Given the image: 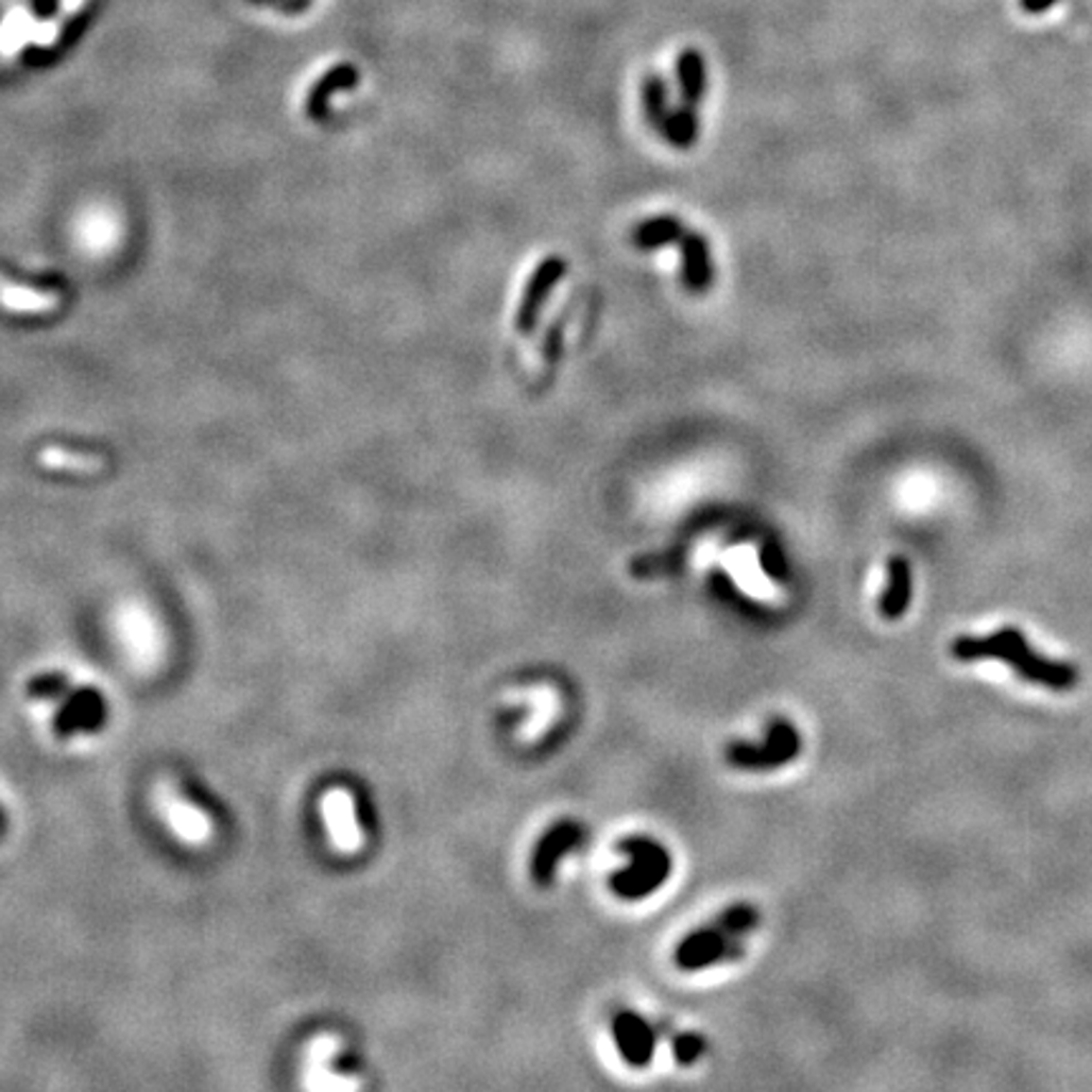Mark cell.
Returning <instances> with one entry per match:
<instances>
[{
  "instance_id": "1",
  "label": "cell",
  "mask_w": 1092,
  "mask_h": 1092,
  "mask_svg": "<svg viewBox=\"0 0 1092 1092\" xmlns=\"http://www.w3.org/2000/svg\"><path fill=\"white\" fill-rule=\"evenodd\" d=\"M951 652H954L956 661L967 663L987 661V658L1004 661L1024 681L1040 683L1052 690H1070L1072 685L1080 681V672H1077L1075 665L1047 661V658L1037 655L1027 643V637H1024V632L1017 628H1002L989 637H956L954 645H951Z\"/></svg>"
},
{
  "instance_id": "2",
  "label": "cell",
  "mask_w": 1092,
  "mask_h": 1092,
  "mask_svg": "<svg viewBox=\"0 0 1092 1092\" xmlns=\"http://www.w3.org/2000/svg\"><path fill=\"white\" fill-rule=\"evenodd\" d=\"M758 923V910L749 903L726 908L716 921L701 925L678 943L676 963L683 971H698L714 963L734 961L744 954L741 936Z\"/></svg>"
},
{
  "instance_id": "3",
  "label": "cell",
  "mask_w": 1092,
  "mask_h": 1092,
  "mask_svg": "<svg viewBox=\"0 0 1092 1092\" xmlns=\"http://www.w3.org/2000/svg\"><path fill=\"white\" fill-rule=\"evenodd\" d=\"M622 855L630 857L628 868L610 877L615 895L625 901H641V898L655 893L661 885L670 877V852L652 837H628L617 844Z\"/></svg>"
},
{
  "instance_id": "4",
  "label": "cell",
  "mask_w": 1092,
  "mask_h": 1092,
  "mask_svg": "<svg viewBox=\"0 0 1092 1092\" xmlns=\"http://www.w3.org/2000/svg\"><path fill=\"white\" fill-rule=\"evenodd\" d=\"M799 751H802V738H799L795 723L777 718V721H771L767 738L762 744H731L726 749V758L738 769L767 771L795 762Z\"/></svg>"
},
{
  "instance_id": "5",
  "label": "cell",
  "mask_w": 1092,
  "mask_h": 1092,
  "mask_svg": "<svg viewBox=\"0 0 1092 1092\" xmlns=\"http://www.w3.org/2000/svg\"><path fill=\"white\" fill-rule=\"evenodd\" d=\"M117 637L137 670H152L163 661L165 641L157 622L142 608H124L117 615Z\"/></svg>"
},
{
  "instance_id": "6",
  "label": "cell",
  "mask_w": 1092,
  "mask_h": 1092,
  "mask_svg": "<svg viewBox=\"0 0 1092 1092\" xmlns=\"http://www.w3.org/2000/svg\"><path fill=\"white\" fill-rule=\"evenodd\" d=\"M567 271H569V263L564 261L562 256H549L536 266L534 273H531V278L526 281L522 304H518V311H516V329L522 331V335H531V331H534V326L539 324V317H542L546 302H549L551 294H554L559 281L567 276Z\"/></svg>"
},
{
  "instance_id": "7",
  "label": "cell",
  "mask_w": 1092,
  "mask_h": 1092,
  "mask_svg": "<svg viewBox=\"0 0 1092 1092\" xmlns=\"http://www.w3.org/2000/svg\"><path fill=\"white\" fill-rule=\"evenodd\" d=\"M157 804L163 807L165 819L175 830L180 840L188 844H205L212 837V822L203 809L190 804L188 799L180 797L172 784H159L157 787Z\"/></svg>"
},
{
  "instance_id": "8",
  "label": "cell",
  "mask_w": 1092,
  "mask_h": 1092,
  "mask_svg": "<svg viewBox=\"0 0 1092 1092\" xmlns=\"http://www.w3.org/2000/svg\"><path fill=\"white\" fill-rule=\"evenodd\" d=\"M322 817L326 822V830H329L331 842L339 852H357L362 848L364 837L362 830H359L357 812H355V799L344 787L329 789L322 797Z\"/></svg>"
},
{
  "instance_id": "9",
  "label": "cell",
  "mask_w": 1092,
  "mask_h": 1092,
  "mask_svg": "<svg viewBox=\"0 0 1092 1092\" xmlns=\"http://www.w3.org/2000/svg\"><path fill=\"white\" fill-rule=\"evenodd\" d=\"M582 835V824L571 822V819L557 822L549 832H544L534 850V857H531V875H534V881L539 885H549L554 881L559 860H562L569 850L577 848Z\"/></svg>"
},
{
  "instance_id": "10",
  "label": "cell",
  "mask_w": 1092,
  "mask_h": 1092,
  "mask_svg": "<svg viewBox=\"0 0 1092 1092\" xmlns=\"http://www.w3.org/2000/svg\"><path fill=\"white\" fill-rule=\"evenodd\" d=\"M342 1042L331 1035L317 1037L314 1042L309 1044V1055H306V1075L304 1085L309 1090H355L359 1088L357 1080H347V1077L335 1075V1070L329 1068L331 1060L337 1057Z\"/></svg>"
},
{
  "instance_id": "11",
  "label": "cell",
  "mask_w": 1092,
  "mask_h": 1092,
  "mask_svg": "<svg viewBox=\"0 0 1092 1092\" xmlns=\"http://www.w3.org/2000/svg\"><path fill=\"white\" fill-rule=\"evenodd\" d=\"M681 245V278L683 286L690 294H705L714 284V256H711V243L705 236L696 231H685L678 241Z\"/></svg>"
},
{
  "instance_id": "12",
  "label": "cell",
  "mask_w": 1092,
  "mask_h": 1092,
  "mask_svg": "<svg viewBox=\"0 0 1092 1092\" xmlns=\"http://www.w3.org/2000/svg\"><path fill=\"white\" fill-rule=\"evenodd\" d=\"M612 1031H615V1042L625 1062H630L632 1068H645L652 1060V1050H655V1035H652L650 1024L645 1022L641 1014L635 1011H620L612 1022Z\"/></svg>"
},
{
  "instance_id": "13",
  "label": "cell",
  "mask_w": 1092,
  "mask_h": 1092,
  "mask_svg": "<svg viewBox=\"0 0 1092 1092\" xmlns=\"http://www.w3.org/2000/svg\"><path fill=\"white\" fill-rule=\"evenodd\" d=\"M914 597V569L910 562L901 554L888 559V587L881 597V615L885 620H898L908 610Z\"/></svg>"
},
{
  "instance_id": "14",
  "label": "cell",
  "mask_w": 1092,
  "mask_h": 1092,
  "mask_svg": "<svg viewBox=\"0 0 1092 1092\" xmlns=\"http://www.w3.org/2000/svg\"><path fill=\"white\" fill-rule=\"evenodd\" d=\"M62 298L53 291H36L25 289V286L11 284L8 278L0 276V306L8 311H16V314H49V311H56Z\"/></svg>"
},
{
  "instance_id": "15",
  "label": "cell",
  "mask_w": 1092,
  "mask_h": 1092,
  "mask_svg": "<svg viewBox=\"0 0 1092 1092\" xmlns=\"http://www.w3.org/2000/svg\"><path fill=\"white\" fill-rule=\"evenodd\" d=\"M678 89L685 106H698L705 95V58L701 51L685 49L678 56Z\"/></svg>"
},
{
  "instance_id": "16",
  "label": "cell",
  "mask_w": 1092,
  "mask_h": 1092,
  "mask_svg": "<svg viewBox=\"0 0 1092 1092\" xmlns=\"http://www.w3.org/2000/svg\"><path fill=\"white\" fill-rule=\"evenodd\" d=\"M683 233H685V228H683L681 218L655 216V218H650V221H643L635 231H632V243H635L641 251L663 249V245L681 241Z\"/></svg>"
},
{
  "instance_id": "17",
  "label": "cell",
  "mask_w": 1092,
  "mask_h": 1092,
  "mask_svg": "<svg viewBox=\"0 0 1092 1092\" xmlns=\"http://www.w3.org/2000/svg\"><path fill=\"white\" fill-rule=\"evenodd\" d=\"M36 461L44 465V468L51 471H71V473H99L106 465L102 456H91V453H71L66 448H44L36 456Z\"/></svg>"
},
{
  "instance_id": "18",
  "label": "cell",
  "mask_w": 1092,
  "mask_h": 1092,
  "mask_svg": "<svg viewBox=\"0 0 1092 1092\" xmlns=\"http://www.w3.org/2000/svg\"><path fill=\"white\" fill-rule=\"evenodd\" d=\"M661 135L668 139L672 148L678 150H690L698 139V115L696 106H681V109H672L668 119H665Z\"/></svg>"
},
{
  "instance_id": "19",
  "label": "cell",
  "mask_w": 1092,
  "mask_h": 1092,
  "mask_svg": "<svg viewBox=\"0 0 1092 1092\" xmlns=\"http://www.w3.org/2000/svg\"><path fill=\"white\" fill-rule=\"evenodd\" d=\"M643 112L648 117L652 130L661 132L665 119L670 115V99H668V84L663 82V76L652 74L645 79L643 84Z\"/></svg>"
},
{
  "instance_id": "20",
  "label": "cell",
  "mask_w": 1092,
  "mask_h": 1092,
  "mask_svg": "<svg viewBox=\"0 0 1092 1092\" xmlns=\"http://www.w3.org/2000/svg\"><path fill=\"white\" fill-rule=\"evenodd\" d=\"M672 1052H676L678 1064H694L705 1052V1040L701 1035H694V1031H685L672 1044Z\"/></svg>"
},
{
  "instance_id": "21",
  "label": "cell",
  "mask_w": 1092,
  "mask_h": 1092,
  "mask_svg": "<svg viewBox=\"0 0 1092 1092\" xmlns=\"http://www.w3.org/2000/svg\"><path fill=\"white\" fill-rule=\"evenodd\" d=\"M762 567L771 579L787 577V559H784V551L779 549L777 542H767L762 546Z\"/></svg>"
},
{
  "instance_id": "22",
  "label": "cell",
  "mask_w": 1092,
  "mask_h": 1092,
  "mask_svg": "<svg viewBox=\"0 0 1092 1092\" xmlns=\"http://www.w3.org/2000/svg\"><path fill=\"white\" fill-rule=\"evenodd\" d=\"M1057 3H1060V0H1019V8L1027 13V16H1042V13L1055 8Z\"/></svg>"
}]
</instances>
